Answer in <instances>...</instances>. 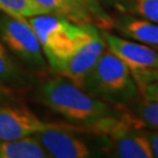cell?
Instances as JSON below:
<instances>
[{"label":"cell","instance_id":"18","mask_svg":"<svg viewBox=\"0 0 158 158\" xmlns=\"http://www.w3.org/2000/svg\"><path fill=\"white\" fill-rule=\"evenodd\" d=\"M132 0H98V2L103 7L106 6L108 8H111L114 11L122 13H129V8Z\"/></svg>","mask_w":158,"mask_h":158},{"label":"cell","instance_id":"12","mask_svg":"<svg viewBox=\"0 0 158 158\" xmlns=\"http://www.w3.org/2000/svg\"><path fill=\"white\" fill-rule=\"evenodd\" d=\"M28 82L29 75L19 66L0 40V83L8 88H20Z\"/></svg>","mask_w":158,"mask_h":158},{"label":"cell","instance_id":"9","mask_svg":"<svg viewBox=\"0 0 158 158\" xmlns=\"http://www.w3.org/2000/svg\"><path fill=\"white\" fill-rule=\"evenodd\" d=\"M114 28L118 31L121 35L130 40L138 41L158 52V23L136 17L130 13L119 14L115 19Z\"/></svg>","mask_w":158,"mask_h":158},{"label":"cell","instance_id":"10","mask_svg":"<svg viewBox=\"0 0 158 158\" xmlns=\"http://www.w3.org/2000/svg\"><path fill=\"white\" fill-rule=\"evenodd\" d=\"M48 14H55L70 20L74 23H94L91 15L76 0H35Z\"/></svg>","mask_w":158,"mask_h":158},{"label":"cell","instance_id":"16","mask_svg":"<svg viewBox=\"0 0 158 158\" xmlns=\"http://www.w3.org/2000/svg\"><path fill=\"white\" fill-rule=\"evenodd\" d=\"M85 7L94 20L96 27L104 31H110L114 28V19L103 6L98 2V0H76Z\"/></svg>","mask_w":158,"mask_h":158},{"label":"cell","instance_id":"3","mask_svg":"<svg viewBox=\"0 0 158 158\" xmlns=\"http://www.w3.org/2000/svg\"><path fill=\"white\" fill-rule=\"evenodd\" d=\"M27 21L52 69L74 51L85 26L55 14H40L28 18Z\"/></svg>","mask_w":158,"mask_h":158},{"label":"cell","instance_id":"2","mask_svg":"<svg viewBox=\"0 0 158 158\" xmlns=\"http://www.w3.org/2000/svg\"><path fill=\"white\" fill-rule=\"evenodd\" d=\"M81 88L123 110L142 98L130 69L107 48L85 77Z\"/></svg>","mask_w":158,"mask_h":158},{"label":"cell","instance_id":"4","mask_svg":"<svg viewBox=\"0 0 158 158\" xmlns=\"http://www.w3.org/2000/svg\"><path fill=\"white\" fill-rule=\"evenodd\" d=\"M106 48L101 29L93 23L85 25L81 38L74 51L57 63L53 68V72L81 88L85 77L95 66Z\"/></svg>","mask_w":158,"mask_h":158},{"label":"cell","instance_id":"13","mask_svg":"<svg viewBox=\"0 0 158 158\" xmlns=\"http://www.w3.org/2000/svg\"><path fill=\"white\" fill-rule=\"evenodd\" d=\"M125 117L136 128L158 129V102L141 98L125 109Z\"/></svg>","mask_w":158,"mask_h":158},{"label":"cell","instance_id":"14","mask_svg":"<svg viewBox=\"0 0 158 158\" xmlns=\"http://www.w3.org/2000/svg\"><path fill=\"white\" fill-rule=\"evenodd\" d=\"M0 11L7 15L19 19L48 14L47 12L36 4L35 0H0Z\"/></svg>","mask_w":158,"mask_h":158},{"label":"cell","instance_id":"8","mask_svg":"<svg viewBox=\"0 0 158 158\" xmlns=\"http://www.w3.org/2000/svg\"><path fill=\"white\" fill-rule=\"evenodd\" d=\"M40 119L28 108L20 106H11L8 102L0 103V139L10 141L32 136L40 130L51 127Z\"/></svg>","mask_w":158,"mask_h":158},{"label":"cell","instance_id":"15","mask_svg":"<svg viewBox=\"0 0 158 158\" xmlns=\"http://www.w3.org/2000/svg\"><path fill=\"white\" fill-rule=\"evenodd\" d=\"M142 100L158 102V69L131 73Z\"/></svg>","mask_w":158,"mask_h":158},{"label":"cell","instance_id":"17","mask_svg":"<svg viewBox=\"0 0 158 158\" xmlns=\"http://www.w3.org/2000/svg\"><path fill=\"white\" fill-rule=\"evenodd\" d=\"M129 13L158 23V0H132Z\"/></svg>","mask_w":158,"mask_h":158},{"label":"cell","instance_id":"7","mask_svg":"<svg viewBox=\"0 0 158 158\" xmlns=\"http://www.w3.org/2000/svg\"><path fill=\"white\" fill-rule=\"evenodd\" d=\"M34 137L39 141L49 157L54 158H87L91 156L88 144L74 135L69 127L53 124L35 132Z\"/></svg>","mask_w":158,"mask_h":158},{"label":"cell","instance_id":"1","mask_svg":"<svg viewBox=\"0 0 158 158\" xmlns=\"http://www.w3.org/2000/svg\"><path fill=\"white\" fill-rule=\"evenodd\" d=\"M38 98L48 109L77 128L89 129L102 121L121 116L119 109L89 95L79 85L62 76L47 80L38 88Z\"/></svg>","mask_w":158,"mask_h":158},{"label":"cell","instance_id":"11","mask_svg":"<svg viewBox=\"0 0 158 158\" xmlns=\"http://www.w3.org/2000/svg\"><path fill=\"white\" fill-rule=\"evenodd\" d=\"M48 153L39 141L32 136L21 138L1 141L0 139V158H47Z\"/></svg>","mask_w":158,"mask_h":158},{"label":"cell","instance_id":"6","mask_svg":"<svg viewBox=\"0 0 158 158\" xmlns=\"http://www.w3.org/2000/svg\"><path fill=\"white\" fill-rule=\"evenodd\" d=\"M107 49L117 56L131 73L158 69V52L138 41L121 38L109 31L101 29Z\"/></svg>","mask_w":158,"mask_h":158},{"label":"cell","instance_id":"19","mask_svg":"<svg viewBox=\"0 0 158 158\" xmlns=\"http://www.w3.org/2000/svg\"><path fill=\"white\" fill-rule=\"evenodd\" d=\"M147 134L150 145L152 149L153 157L158 158V129H144Z\"/></svg>","mask_w":158,"mask_h":158},{"label":"cell","instance_id":"5","mask_svg":"<svg viewBox=\"0 0 158 158\" xmlns=\"http://www.w3.org/2000/svg\"><path fill=\"white\" fill-rule=\"evenodd\" d=\"M0 40L14 56L33 70H46L47 60L27 19L0 17Z\"/></svg>","mask_w":158,"mask_h":158},{"label":"cell","instance_id":"20","mask_svg":"<svg viewBox=\"0 0 158 158\" xmlns=\"http://www.w3.org/2000/svg\"><path fill=\"white\" fill-rule=\"evenodd\" d=\"M12 98V93L8 87L0 83V103L2 102H10Z\"/></svg>","mask_w":158,"mask_h":158}]
</instances>
